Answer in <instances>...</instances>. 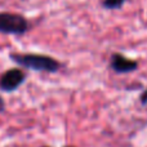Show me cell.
<instances>
[{
    "instance_id": "6da1fadb",
    "label": "cell",
    "mask_w": 147,
    "mask_h": 147,
    "mask_svg": "<svg viewBox=\"0 0 147 147\" xmlns=\"http://www.w3.org/2000/svg\"><path fill=\"white\" fill-rule=\"evenodd\" d=\"M9 59L13 61L21 69L32 70L36 72L57 74L63 67L59 59L48 54L31 53V52H10Z\"/></svg>"
},
{
    "instance_id": "7a4b0ae2",
    "label": "cell",
    "mask_w": 147,
    "mask_h": 147,
    "mask_svg": "<svg viewBox=\"0 0 147 147\" xmlns=\"http://www.w3.org/2000/svg\"><path fill=\"white\" fill-rule=\"evenodd\" d=\"M31 30V22L21 13L0 12V34L3 35H26Z\"/></svg>"
},
{
    "instance_id": "3957f363",
    "label": "cell",
    "mask_w": 147,
    "mask_h": 147,
    "mask_svg": "<svg viewBox=\"0 0 147 147\" xmlns=\"http://www.w3.org/2000/svg\"><path fill=\"white\" fill-rule=\"evenodd\" d=\"M27 79V74L21 67H12L0 75V90L4 93L16 92Z\"/></svg>"
},
{
    "instance_id": "277c9868",
    "label": "cell",
    "mask_w": 147,
    "mask_h": 147,
    "mask_svg": "<svg viewBox=\"0 0 147 147\" xmlns=\"http://www.w3.org/2000/svg\"><path fill=\"white\" fill-rule=\"evenodd\" d=\"M110 67L116 74H128L138 69V62L128 58L121 53H112L110 58Z\"/></svg>"
},
{
    "instance_id": "5b68a950",
    "label": "cell",
    "mask_w": 147,
    "mask_h": 147,
    "mask_svg": "<svg viewBox=\"0 0 147 147\" xmlns=\"http://www.w3.org/2000/svg\"><path fill=\"white\" fill-rule=\"evenodd\" d=\"M125 3H127V0H103L102 7L107 10H115V9H120Z\"/></svg>"
},
{
    "instance_id": "8992f818",
    "label": "cell",
    "mask_w": 147,
    "mask_h": 147,
    "mask_svg": "<svg viewBox=\"0 0 147 147\" xmlns=\"http://www.w3.org/2000/svg\"><path fill=\"white\" fill-rule=\"evenodd\" d=\"M4 111H5V101H4V98L0 96V114H3Z\"/></svg>"
},
{
    "instance_id": "52a82bcc",
    "label": "cell",
    "mask_w": 147,
    "mask_h": 147,
    "mask_svg": "<svg viewBox=\"0 0 147 147\" xmlns=\"http://www.w3.org/2000/svg\"><path fill=\"white\" fill-rule=\"evenodd\" d=\"M141 103L147 105V89L142 93V96H141Z\"/></svg>"
},
{
    "instance_id": "ba28073f",
    "label": "cell",
    "mask_w": 147,
    "mask_h": 147,
    "mask_svg": "<svg viewBox=\"0 0 147 147\" xmlns=\"http://www.w3.org/2000/svg\"><path fill=\"white\" fill-rule=\"evenodd\" d=\"M66 147H71V146H66Z\"/></svg>"
}]
</instances>
